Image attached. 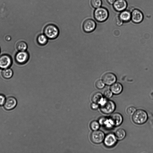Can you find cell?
<instances>
[{
    "label": "cell",
    "mask_w": 153,
    "mask_h": 153,
    "mask_svg": "<svg viewBox=\"0 0 153 153\" xmlns=\"http://www.w3.org/2000/svg\"><path fill=\"white\" fill-rule=\"evenodd\" d=\"M43 32L49 39L53 40L58 37L60 30L56 25L51 24H47L45 27Z\"/></svg>",
    "instance_id": "1"
},
{
    "label": "cell",
    "mask_w": 153,
    "mask_h": 153,
    "mask_svg": "<svg viewBox=\"0 0 153 153\" xmlns=\"http://www.w3.org/2000/svg\"><path fill=\"white\" fill-rule=\"evenodd\" d=\"M99 107L100 110L102 113L109 114L114 112L116 106L113 101L105 98L103 102L99 105Z\"/></svg>",
    "instance_id": "2"
},
{
    "label": "cell",
    "mask_w": 153,
    "mask_h": 153,
    "mask_svg": "<svg viewBox=\"0 0 153 153\" xmlns=\"http://www.w3.org/2000/svg\"><path fill=\"white\" fill-rule=\"evenodd\" d=\"M148 116L147 112L142 110H136L133 115L132 120L136 124L142 125L144 124L147 120Z\"/></svg>",
    "instance_id": "3"
},
{
    "label": "cell",
    "mask_w": 153,
    "mask_h": 153,
    "mask_svg": "<svg viewBox=\"0 0 153 153\" xmlns=\"http://www.w3.org/2000/svg\"><path fill=\"white\" fill-rule=\"evenodd\" d=\"M94 16L97 21L101 22L106 21L108 18V11L105 8L100 7L95 10L94 13Z\"/></svg>",
    "instance_id": "4"
},
{
    "label": "cell",
    "mask_w": 153,
    "mask_h": 153,
    "mask_svg": "<svg viewBox=\"0 0 153 153\" xmlns=\"http://www.w3.org/2000/svg\"><path fill=\"white\" fill-rule=\"evenodd\" d=\"M96 27V22L93 19H88L85 20L83 24L82 28L84 32L90 33L95 30Z\"/></svg>",
    "instance_id": "5"
},
{
    "label": "cell",
    "mask_w": 153,
    "mask_h": 153,
    "mask_svg": "<svg viewBox=\"0 0 153 153\" xmlns=\"http://www.w3.org/2000/svg\"><path fill=\"white\" fill-rule=\"evenodd\" d=\"M105 135L102 131L100 130L94 131L91 136L92 141L96 144H100L104 141Z\"/></svg>",
    "instance_id": "6"
},
{
    "label": "cell",
    "mask_w": 153,
    "mask_h": 153,
    "mask_svg": "<svg viewBox=\"0 0 153 153\" xmlns=\"http://www.w3.org/2000/svg\"><path fill=\"white\" fill-rule=\"evenodd\" d=\"M118 140L115 134L111 133L105 136L103 142L105 146L108 148H111L116 145Z\"/></svg>",
    "instance_id": "7"
},
{
    "label": "cell",
    "mask_w": 153,
    "mask_h": 153,
    "mask_svg": "<svg viewBox=\"0 0 153 153\" xmlns=\"http://www.w3.org/2000/svg\"><path fill=\"white\" fill-rule=\"evenodd\" d=\"M12 63V58L9 55L4 54L0 56V68L3 69L9 68Z\"/></svg>",
    "instance_id": "8"
},
{
    "label": "cell",
    "mask_w": 153,
    "mask_h": 153,
    "mask_svg": "<svg viewBox=\"0 0 153 153\" xmlns=\"http://www.w3.org/2000/svg\"><path fill=\"white\" fill-rule=\"evenodd\" d=\"M29 58V55L26 52H19L16 55L15 59L16 62L20 64H24L27 63Z\"/></svg>",
    "instance_id": "9"
},
{
    "label": "cell",
    "mask_w": 153,
    "mask_h": 153,
    "mask_svg": "<svg viewBox=\"0 0 153 153\" xmlns=\"http://www.w3.org/2000/svg\"><path fill=\"white\" fill-rule=\"evenodd\" d=\"M102 80L107 85H112L116 83L117 78L113 73H108L105 74L102 77Z\"/></svg>",
    "instance_id": "10"
},
{
    "label": "cell",
    "mask_w": 153,
    "mask_h": 153,
    "mask_svg": "<svg viewBox=\"0 0 153 153\" xmlns=\"http://www.w3.org/2000/svg\"><path fill=\"white\" fill-rule=\"evenodd\" d=\"M17 104L16 99L13 97H9L6 99L4 106L6 110L10 111L14 108Z\"/></svg>",
    "instance_id": "11"
},
{
    "label": "cell",
    "mask_w": 153,
    "mask_h": 153,
    "mask_svg": "<svg viewBox=\"0 0 153 153\" xmlns=\"http://www.w3.org/2000/svg\"><path fill=\"white\" fill-rule=\"evenodd\" d=\"M109 118L114 126H119L122 124L123 121L122 116L119 113L113 114Z\"/></svg>",
    "instance_id": "12"
},
{
    "label": "cell",
    "mask_w": 153,
    "mask_h": 153,
    "mask_svg": "<svg viewBox=\"0 0 153 153\" xmlns=\"http://www.w3.org/2000/svg\"><path fill=\"white\" fill-rule=\"evenodd\" d=\"M131 19L134 23L139 24L141 22L143 19V15L141 11L135 9L131 14Z\"/></svg>",
    "instance_id": "13"
},
{
    "label": "cell",
    "mask_w": 153,
    "mask_h": 153,
    "mask_svg": "<svg viewBox=\"0 0 153 153\" xmlns=\"http://www.w3.org/2000/svg\"><path fill=\"white\" fill-rule=\"evenodd\" d=\"M114 8L118 11H122L127 6V3L125 0H116L113 4Z\"/></svg>",
    "instance_id": "14"
},
{
    "label": "cell",
    "mask_w": 153,
    "mask_h": 153,
    "mask_svg": "<svg viewBox=\"0 0 153 153\" xmlns=\"http://www.w3.org/2000/svg\"><path fill=\"white\" fill-rule=\"evenodd\" d=\"M100 125L108 129H110L114 127L109 118L101 117L98 121Z\"/></svg>",
    "instance_id": "15"
},
{
    "label": "cell",
    "mask_w": 153,
    "mask_h": 153,
    "mask_svg": "<svg viewBox=\"0 0 153 153\" xmlns=\"http://www.w3.org/2000/svg\"><path fill=\"white\" fill-rule=\"evenodd\" d=\"M123 87L122 84L119 83H115L111 87V90L113 94L118 95L122 92Z\"/></svg>",
    "instance_id": "16"
},
{
    "label": "cell",
    "mask_w": 153,
    "mask_h": 153,
    "mask_svg": "<svg viewBox=\"0 0 153 153\" xmlns=\"http://www.w3.org/2000/svg\"><path fill=\"white\" fill-rule=\"evenodd\" d=\"M49 39L44 34L39 35L37 38V41L38 44L42 46L46 45L48 42Z\"/></svg>",
    "instance_id": "17"
},
{
    "label": "cell",
    "mask_w": 153,
    "mask_h": 153,
    "mask_svg": "<svg viewBox=\"0 0 153 153\" xmlns=\"http://www.w3.org/2000/svg\"><path fill=\"white\" fill-rule=\"evenodd\" d=\"M101 93L98 92L94 94L92 97V100L93 102L100 105L105 99Z\"/></svg>",
    "instance_id": "18"
},
{
    "label": "cell",
    "mask_w": 153,
    "mask_h": 153,
    "mask_svg": "<svg viewBox=\"0 0 153 153\" xmlns=\"http://www.w3.org/2000/svg\"><path fill=\"white\" fill-rule=\"evenodd\" d=\"M119 17L123 22H127L131 18V14L128 11H124L121 12Z\"/></svg>",
    "instance_id": "19"
},
{
    "label": "cell",
    "mask_w": 153,
    "mask_h": 153,
    "mask_svg": "<svg viewBox=\"0 0 153 153\" xmlns=\"http://www.w3.org/2000/svg\"><path fill=\"white\" fill-rule=\"evenodd\" d=\"M115 134L118 140L121 141L125 138L126 133L124 129L121 128L117 130Z\"/></svg>",
    "instance_id": "20"
},
{
    "label": "cell",
    "mask_w": 153,
    "mask_h": 153,
    "mask_svg": "<svg viewBox=\"0 0 153 153\" xmlns=\"http://www.w3.org/2000/svg\"><path fill=\"white\" fill-rule=\"evenodd\" d=\"M16 48L19 52L25 51L27 49L28 46L25 42L20 41L17 43Z\"/></svg>",
    "instance_id": "21"
},
{
    "label": "cell",
    "mask_w": 153,
    "mask_h": 153,
    "mask_svg": "<svg viewBox=\"0 0 153 153\" xmlns=\"http://www.w3.org/2000/svg\"><path fill=\"white\" fill-rule=\"evenodd\" d=\"M13 74V71L9 68L3 69L2 72L3 77L6 79H10L12 77Z\"/></svg>",
    "instance_id": "22"
},
{
    "label": "cell",
    "mask_w": 153,
    "mask_h": 153,
    "mask_svg": "<svg viewBox=\"0 0 153 153\" xmlns=\"http://www.w3.org/2000/svg\"><path fill=\"white\" fill-rule=\"evenodd\" d=\"M91 4L93 8L97 9L100 7L102 2L101 0H91Z\"/></svg>",
    "instance_id": "23"
},
{
    "label": "cell",
    "mask_w": 153,
    "mask_h": 153,
    "mask_svg": "<svg viewBox=\"0 0 153 153\" xmlns=\"http://www.w3.org/2000/svg\"><path fill=\"white\" fill-rule=\"evenodd\" d=\"M100 124L98 121H94L91 122L90 127L91 129L94 131L98 130L100 127Z\"/></svg>",
    "instance_id": "24"
},
{
    "label": "cell",
    "mask_w": 153,
    "mask_h": 153,
    "mask_svg": "<svg viewBox=\"0 0 153 153\" xmlns=\"http://www.w3.org/2000/svg\"><path fill=\"white\" fill-rule=\"evenodd\" d=\"M105 84L103 80H99L96 82V86L98 89H102L105 87Z\"/></svg>",
    "instance_id": "25"
},
{
    "label": "cell",
    "mask_w": 153,
    "mask_h": 153,
    "mask_svg": "<svg viewBox=\"0 0 153 153\" xmlns=\"http://www.w3.org/2000/svg\"><path fill=\"white\" fill-rule=\"evenodd\" d=\"M113 93L111 90H106L103 93V96L106 99H109L112 97Z\"/></svg>",
    "instance_id": "26"
},
{
    "label": "cell",
    "mask_w": 153,
    "mask_h": 153,
    "mask_svg": "<svg viewBox=\"0 0 153 153\" xmlns=\"http://www.w3.org/2000/svg\"><path fill=\"white\" fill-rule=\"evenodd\" d=\"M136 108L134 106H130L127 109V113L129 115L133 116L136 111Z\"/></svg>",
    "instance_id": "27"
},
{
    "label": "cell",
    "mask_w": 153,
    "mask_h": 153,
    "mask_svg": "<svg viewBox=\"0 0 153 153\" xmlns=\"http://www.w3.org/2000/svg\"><path fill=\"white\" fill-rule=\"evenodd\" d=\"M123 22L119 17H116L115 20V23L118 26H121L123 24Z\"/></svg>",
    "instance_id": "28"
},
{
    "label": "cell",
    "mask_w": 153,
    "mask_h": 153,
    "mask_svg": "<svg viewBox=\"0 0 153 153\" xmlns=\"http://www.w3.org/2000/svg\"><path fill=\"white\" fill-rule=\"evenodd\" d=\"M6 98L4 95L0 94V106L4 105L6 101Z\"/></svg>",
    "instance_id": "29"
},
{
    "label": "cell",
    "mask_w": 153,
    "mask_h": 153,
    "mask_svg": "<svg viewBox=\"0 0 153 153\" xmlns=\"http://www.w3.org/2000/svg\"><path fill=\"white\" fill-rule=\"evenodd\" d=\"M99 107V105L97 103H93L91 105V107L94 110H96Z\"/></svg>",
    "instance_id": "30"
},
{
    "label": "cell",
    "mask_w": 153,
    "mask_h": 153,
    "mask_svg": "<svg viewBox=\"0 0 153 153\" xmlns=\"http://www.w3.org/2000/svg\"><path fill=\"white\" fill-rule=\"evenodd\" d=\"M107 2L110 4H114L116 0H106Z\"/></svg>",
    "instance_id": "31"
},
{
    "label": "cell",
    "mask_w": 153,
    "mask_h": 153,
    "mask_svg": "<svg viewBox=\"0 0 153 153\" xmlns=\"http://www.w3.org/2000/svg\"><path fill=\"white\" fill-rule=\"evenodd\" d=\"M0 52H1V49H0Z\"/></svg>",
    "instance_id": "32"
}]
</instances>
